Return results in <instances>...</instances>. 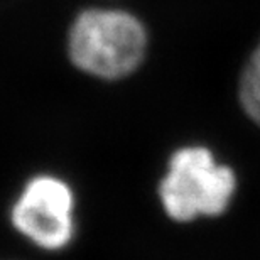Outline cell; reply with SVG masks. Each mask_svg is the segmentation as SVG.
<instances>
[{"mask_svg":"<svg viewBox=\"0 0 260 260\" xmlns=\"http://www.w3.org/2000/svg\"><path fill=\"white\" fill-rule=\"evenodd\" d=\"M237 189L232 168L218 164L211 150L201 145L176 150L159 186L166 213L176 221L218 216L226 211Z\"/></svg>","mask_w":260,"mask_h":260,"instance_id":"obj_2","label":"cell"},{"mask_svg":"<svg viewBox=\"0 0 260 260\" xmlns=\"http://www.w3.org/2000/svg\"><path fill=\"white\" fill-rule=\"evenodd\" d=\"M73 191L54 176L30 179L12 208V223L17 230L46 250H59L71 242Z\"/></svg>","mask_w":260,"mask_h":260,"instance_id":"obj_3","label":"cell"},{"mask_svg":"<svg viewBox=\"0 0 260 260\" xmlns=\"http://www.w3.org/2000/svg\"><path fill=\"white\" fill-rule=\"evenodd\" d=\"M238 98L243 112L260 127V44L248 58L238 85Z\"/></svg>","mask_w":260,"mask_h":260,"instance_id":"obj_4","label":"cell"},{"mask_svg":"<svg viewBox=\"0 0 260 260\" xmlns=\"http://www.w3.org/2000/svg\"><path fill=\"white\" fill-rule=\"evenodd\" d=\"M147 43L144 24L128 10L91 7L73 20L68 51L78 70L102 80H120L142 64Z\"/></svg>","mask_w":260,"mask_h":260,"instance_id":"obj_1","label":"cell"}]
</instances>
